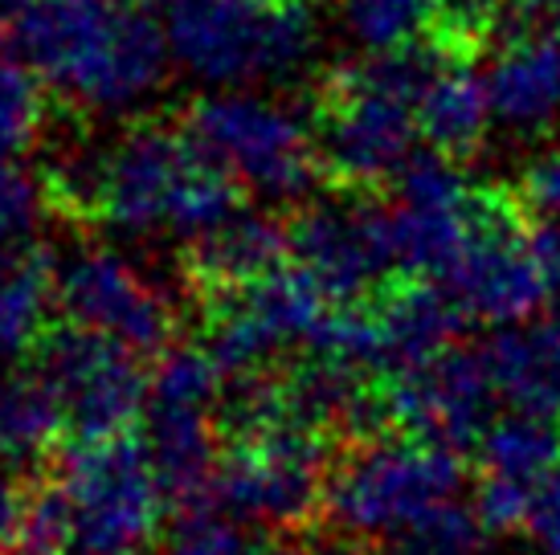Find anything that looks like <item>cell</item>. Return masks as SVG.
Returning a JSON list of instances; mask_svg holds the SVG:
<instances>
[{
  "label": "cell",
  "instance_id": "1",
  "mask_svg": "<svg viewBox=\"0 0 560 555\" xmlns=\"http://www.w3.org/2000/svg\"><path fill=\"white\" fill-rule=\"evenodd\" d=\"M49 209L82 229L160 233L192 241L242 209L246 188L188 139L160 119H140L98 147H70L46 172Z\"/></svg>",
  "mask_w": 560,
  "mask_h": 555
},
{
  "label": "cell",
  "instance_id": "2",
  "mask_svg": "<svg viewBox=\"0 0 560 555\" xmlns=\"http://www.w3.org/2000/svg\"><path fill=\"white\" fill-rule=\"evenodd\" d=\"M66 107L119 115L164 82L168 33L131 0H37L9 37Z\"/></svg>",
  "mask_w": 560,
  "mask_h": 555
},
{
  "label": "cell",
  "instance_id": "3",
  "mask_svg": "<svg viewBox=\"0 0 560 555\" xmlns=\"http://www.w3.org/2000/svg\"><path fill=\"white\" fill-rule=\"evenodd\" d=\"M434 46L369 54L319 78L312 135L319 185L348 197H381L418 155V86L434 66Z\"/></svg>",
  "mask_w": 560,
  "mask_h": 555
},
{
  "label": "cell",
  "instance_id": "4",
  "mask_svg": "<svg viewBox=\"0 0 560 555\" xmlns=\"http://www.w3.org/2000/svg\"><path fill=\"white\" fill-rule=\"evenodd\" d=\"M467 465L458 449L385 433L373 441L343 446L327 470L324 527L352 540L389 543L430 507L458 498Z\"/></svg>",
  "mask_w": 560,
  "mask_h": 555
},
{
  "label": "cell",
  "instance_id": "5",
  "mask_svg": "<svg viewBox=\"0 0 560 555\" xmlns=\"http://www.w3.org/2000/svg\"><path fill=\"white\" fill-rule=\"evenodd\" d=\"M70 515V555H148L164 515V486L148 441L115 433L66 441L49 458Z\"/></svg>",
  "mask_w": 560,
  "mask_h": 555
},
{
  "label": "cell",
  "instance_id": "6",
  "mask_svg": "<svg viewBox=\"0 0 560 555\" xmlns=\"http://www.w3.org/2000/svg\"><path fill=\"white\" fill-rule=\"evenodd\" d=\"M168 49L205 82H275L307 66L315 25L303 0H176Z\"/></svg>",
  "mask_w": 560,
  "mask_h": 555
},
{
  "label": "cell",
  "instance_id": "7",
  "mask_svg": "<svg viewBox=\"0 0 560 555\" xmlns=\"http://www.w3.org/2000/svg\"><path fill=\"white\" fill-rule=\"evenodd\" d=\"M180 127L246 192L295 201L319 180L312 119L258 94H205L180 110Z\"/></svg>",
  "mask_w": 560,
  "mask_h": 555
},
{
  "label": "cell",
  "instance_id": "8",
  "mask_svg": "<svg viewBox=\"0 0 560 555\" xmlns=\"http://www.w3.org/2000/svg\"><path fill=\"white\" fill-rule=\"evenodd\" d=\"M438 282L458 294L470 319L508 327L540 315L548 286L532 246V221L515 188H475L463 249Z\"/></svg>",
  "mask_w": 560,
  "mask_h": 555
},
{
  "label": "cell",
  "instance_id": "9",
  "mask_svg": "<svg viewBox=\"0 0 560 555\" xmlns=\"http://www.w3.org/2000/svg\"><path fill=\"white\" fill-rule=\"evenodd\" d=\"M140 352L82 323H49L33 343V364L46 371L66 413L70 441H98L136 429L148 409V371Z\"/></svg>",
  "mask_w": 560,
  "mask_h": 555
},
{
  "label": "cell",
  "instance_id": "10",
  "mask_svg": "<svg viewBox=\"0 0 560 555\" xmlns=\"http://www.w3.org/2000/svg\"><path fill=\"white\" fill-rule=\"evenodd\" d=\"M54 307L62 319L103 331L140 355H160L176 343V303L148 270L107 246L74 249L54 265Z\"/></svg>",
  "mask_w": 560,
  "mask_h": 555
},
{
  "label": "cell",
  "instance_id": "11",
  "mask_svg": "<svg viewBox=\"0 0 560 555\" xmlns=\"http://www.w3.org/2000/svg\"><path fill=\"white\" fill-rule=\"evenodd\" d=\"M291 262L315 278L331 303H369L389 278H397V253L389 233V204L376 197L331 192L327 201L303 204L287 216Z\"/></svg>",
  "mask_w": 560,
  "mask_h": 555
},
{
  "label": "cell",
  "instance_id": "12",
  "mask_svg": "<svg viewBox=\"0 0 560 555\" xmlns=\"http://www.w3.org/2000/svg\"><path fill=\"white\" fill-rule=\"evenodd\" d=\"M393 429L446 449H479L499 416V392L479 343H451L430 359L385 376Z\"/></svg>",
  "mask_w": 560,
  "mask_h": 555
},
{
  "label": "cell",
  "instance_id": "13",
  "mask_svg": "<svg viewBox=\"0 0 560 555\" xmlns=\"http://www.w3.org/2000/svg\"><path fill=\"white\" fill-rule=\"evenodd\" d=\"M376 323V368L389 376L418 359H430L442 347L458 343L467 331L470 310L458 294L425 274H397L369 298Z\"/></svg>",
  "mask_w": 560,
  "mask_h": 555
},
{
  "label": "cell",
  "instance_id": "14",
  "mask_svg": "<svg viewBox=\"0 0 560 555\" xmlns=\"http://www.w3.org/2000/svg\"><path fill=\"white\" fill-rule=\"evenodd\" d=\"M282 262H291L287 221L275 213L237 209L225 221H218L213 229L197 233L188 241L185 258H180V274H185L188 291L205 298V294L249 286L270 270H279Z\"/></svg>",
  "mask_w": 560,
  "mask_h": 555
},
{
  "label": "cell",
  "instance_id": "15",
  "mask_svg": "<svg viewBox=\"0 0 560 555\" xmlns=\"http://www.w3.org/2000/svg\"><path fill=\"white\" fill-rule=\"evenodd\" d=\"M495 119L487 78L470 70V58H451L438 49L434 66L418 86V127L430 152L446 160H475Z\"/></svg>",
  "mask_w": 560,
  "mask_h": 555
},
{
  "label": "cell",
  "instance_id": "16",
  "mask_svg": "<svg viewBox=\"0 0 560 555\" xmlns=\"http://www.w3.org/2000/svg\"><path fill=\"white\" fill-rule=\"evenodd\" d=\"M499 401L508 409L560 416V315L508 323L479 343Z\"/></svg>",
  "mask_w": 560,
  "mask_h": 555
},
{
  "label": "cell",
  "instance_id": "17",
  "mask_svg": "<svg viewBox=\"0 0 560 555\" xmlns=\"http://www.w3.org/2000/svg\"><path fill=\"white\" fill-rule=\"evenodd\" d=\"M495 123L512 131H548L560 123V42L508 37L487 70Z\"/></svg>",
  "mask_w": 560,
  "mask_h": 555
},
{
  "label": "cell",
  "instance_id": "18",
  "mask_svg": "<svg viewBox=\"0 0 560 555\" xmlns=\"http://www.w3.org/2000/svg\"><path fill=\"white\" fill-rule=\"evenodd\" d=\"M70 441L66 413L46 371L30 368L0 371V462L16 474H33Z\"/></svg>",
  "mask_w": 560,
  "mask_h": 555
},
{
  "label": "cell",
  "instance_id": "19",
  "mask_svg": "<svg viewBox=\"0 0 560 555\" xmlns=\"http://www.w3.org/2000/svg\"><path fill=\"white\" fill-rule=\"evenodd\" d=\"M479 465L487 474L536 482L560 465V416L512 409L491 421L479 441Z\"/></svg>",
  "mask_w": 560,
  "mask_h": 555
},
{
  "label": "cell",
  "instance_id": "20",
  "mask_svg": "<svg viewBox=\"0 0 560 555\" xmlns=\"http://www.w3.org/2000/svg\"><path fill=\"white\" fill-rule=\"evenodd\" d=\"M442 0H343V21L369 54L425 46Z\"/></svg>",
  "mask_w": 560,
  "mask_h": 555
},
{
  "label": "cell",
  "instance_id": "21",
  "mask_svg": "<svg viewBox=\"0 0 560 555\" xmlns=\"http://www.w3.org/2000/svg\"><path fill=\"white\" fill-rule=\"evenodd\" d=\"M491 531L482 527L475 503L446 498L418 515L409 527H401L385 547L393 555H487Z\"/></svg>",
  "mask_w": 560,
  "mask_h": 555
},
{
  "label": "cell",
  "instance_id": "22",
  "mask_svg": "<svg viewBox=\"0 0 560 555\" xmlns=\"http://www.w3.org/2000/svg\"><path fill=\"white\" fill-rule=\"evenodd\" d=\"M49 115L46 82L33 66H21L13 54H0V155L25 152L42 135Z\"/></svg>",
  "mask_w": 560,
  "mask_h": 555
},
{
  "label": "cell",
  "instance_id": "23",
  "mask_svg": "<svg viewBox=\"0 0 560 555\" xmlns=\"http://www.w3.org/2000/svg\"><path fill=\"white\" fill-rule=\"evenodd\" d=\"M46 213H54L46 180L13 164V155H0V246H25Z\"/></svg>",
  "mask_w": 560,
  "mask_h": 555
},
{
  "label": "cell",
  "instance_id": "24",
  "mask_svg": "<svg viewBox=\"0 0 560 555\" xmlns=\"http://www.w3.org/2000/svg\"><path fill=\"white\" fill-rule=\"evenodd\" d=\"M164 555H266V547L234 515L218 519L213 510H197V515H185Z\"/></svg>",
  "mask_w": 560,
  "mask_h": 555
},
{
  "label": "cell",
  "instance_id": "25",
  "mask_svg": "<svg viewBox=\"0 0 560 555\" xmlns=\"http://www.w3.org/2000/svg\"><path fill=\"white\" fill-rule=\"evenodd\" d=\"M512 188L532 225H557L560 229V147L528 160Z\"/></svg>",
  "mask_w": 560,
  "mask_h": 555
},
{
  "label": "cell",
  "instance_id": "26",
  "mask_svg": "<svg viewBox=\"0 0 560 555\" xmlns=\"http://www.w3.org/2000/svg\"><path fill=\"white\" fill-rule=\"evenodd\" d=\"M524 535L540 555H560V465L536 479L524 519Z\"/></svg>",
  "mask_w": 560,
  "mask_h": 555
},
{
  "label": "cell",
  "instance_id": "27",
  "mask_svg": "<svg viewBox=\"0 0 560 555\" xmlns=\"http://www.w3.org/2000/svg\"><path fill=\"white\" fill-rule=\"evenodd\" d=\"M508 37H557L560 42V0H508L499 42Z\"/></svg>",
  "mask_w": 560,
  "mask_h": 555
},
{
  "label": "cell",
  "instance_id": "28",
  "mask_svg": "<svg viewBox=\"0 0 560 555\" xmlns=\"http://www.w3.org/2000/svg\"><path fill=\"white\" fill-rule=\"evenodd\" d=\"M21 503H25V474L16 479L9 462H0V555L9 552V543L21 523Z\"/></svg>",
  "mask_w": 560,
  "mask_h": 555
},
{
  "label": "cell",
  "instance_id": "29",
  "mask_svg": "<svg viewBox=\"0 0 560 555\" xmlns=\"http://www.w3.org/2000/svg\"><path fill=\"white\" fill-rule=\"evenodd\" d=\"M266 555H327L324 543L312 540V531H303V535H282L275 547H266Z\"/></svg>",
  "mask_w": 560,
  "mask_h": 555
},
{
  "label": "cell",
  "instance_id": "30",
  "mask_svg": "<svg viewBox=\"0 0 560 555\" xmlns=\"http://www.w3.org/2000/svg\"><path fill=\"white\" fill-rule=\"evenodd\" d=\"M37 0H0V37L9 42L16 33V25L25 21V13H30Z\"/></svg>",
  "mask_w": 560,
  "mask_h": 555
},
{
  "label": "cell",
  "instance_id": "31",
  "mask_svg": "<svg viewBox=\"0 0 560 555\" xmlns=\"http://www.w3.org/2000/svg\"><path fill=\"white\" fill-rule=\"evenodd\" d=\"M131 4H136V9H148V13H160V9L168 13L176 0H131Z\"/></svg>",
  "mask_w": 560,
  "mask_h": 555
},
{
  "label": "cell",
  "instance_id": "32",
  "mask_svg": "<svg viewBox=\"0 0 560 555\" xmlns=\"http://www.w3.org/2000/svg\"><path fill=\"white\" fill-rule=\"evenodd\" d=\"M352 555H357V552H352ZM364 555H393V552H389V547H385V552H376V547H373V552H364Z\"/></svg>",
  "mask_w": 560,
  "mask_h": 555
},
{
  "label": "cell",
  "instance_id": "33",
  "mask_svg": "<svg viewBox=\"0 0 560 555\" xmlns=\"http://www.w3.org/2000/svg\"><path fill=\"white\" fill-rule=\"evenodd\" d=\"M303 4H312V0H303Z\"/></svg>",
  "mask_w": 560,
  "mask_h": 555
},
{
  "label": "cell",
  "instance_id": "34",
  "mask_svg": "<svg viewBox=\"0 0 560 555\" xmlns=\"http://www.w3.org/2000/svg\"><path fill=\"white\" fill-rule=\"evenodd\" d=\"M148 555H152V552H148Z\"/></svg>",
  "mask_w": 560,
  "mask_h": 555
}]
</instances>
